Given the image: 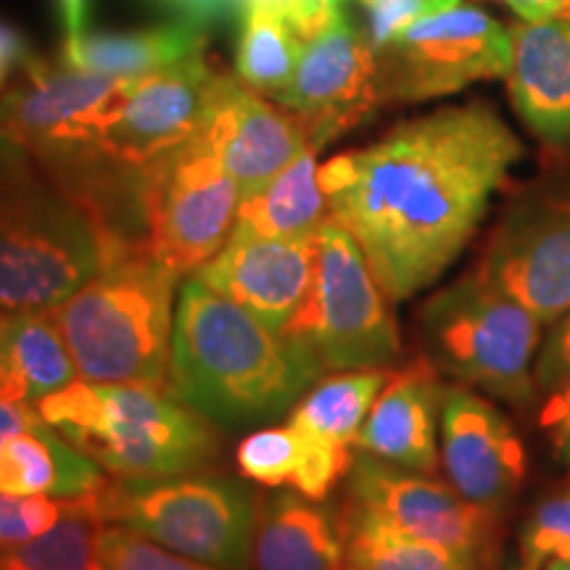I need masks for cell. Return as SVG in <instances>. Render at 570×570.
<instances>
[{
	"label": "cell",
	"mask_w": 570,
	"mask_h": 570,
	"mask_svg": "<svg viewBox=\"0 0 570 570\" xmlns=\"http://www.w3.org/2000/svg\"><path fill=\"white\" fill-rule=\"evenodd\" d=\"M523 142L489 104L446 106L320 167L331 219L352 233L391 302H407L465 252Z\"/></svg>",
	"instance_id": "6da1fadb"
},
{
	"label": "cell",
	"mask_w": 570,
	"mask_h": 570,
	"mask_svg": "<svg viewBox=\"0 0 570 570\" xmlns=\"http://www.w3.org/2000/svg\"><path fill=\"white\" fill-rule=\"evenodd\" d=\"M302 346L196 277L175 306L169 391L217 428L285 417L323 377Z\"/></svg>",
	"instance_id": "7a4b0ae2"
},
{
	"label": "cell",
	"mask_w": 570,
	"mask_h": 570,
	"mask_svg": "<svg viewBox=\"0 0 570 570\" xmlns=\"http://www.w3.org/2000/svg\"><path fill=\"white\" fill-rule=\"evenodd\" d=\"M180 275L146 246H119L69 298L51 309L77 375L90 383L169 381L175 294Z\"/></svg>",
	"instance_id": "3957f363"
},
{
	"label": "cell",
	"mask_w": 570,
	"mask_h": 570,
	"mask_svg": "<svg viewBox=\"0 0 570 570\" xmlns=\"http://www.w3.org/2000/svg\"><path fill=\"white\" fill-rule=\"evenodd\" d=\"M106 475L119 481H151L196 473L219 454L212 423L161 386L90 383L77 377L35 404Z\"/></svg>",
	"instance_id": "277c9868"
},
{
	"label": "cell",
	"mask_w": 570,
	"mask_h": 570,
	"mask_svg": "<svg viewBox=\"0 0 570 570\" xmlns=\"http://www.w3.org/2000/svg\"><path fill=\"white\" fill-rule=\"evenodd\" d=\"M101 265L90 214L0 132V309L51 312Z\"/></svg>",
	"instance_id": "5b68a950"
},
{
	"label": "cell",
	"mask_w": 570,
	"mask_h": 570,
	"mask_svg": "<svg viewBox=\"0 0 570 570\" xmlns=\"http://www.w3.org/2000/svg\"><path fill=\"white\" fill-rule=\"evenodd\" d=\"M262 497L240 479L209 470L151 481L109 479L69 502L98 525H122L185 558L223 570H252Z\"/></svg>",
	"instance_id": "8992f818"
},
{
	"label": "cell",
	"mask_w": 570,
	"mask_h": 570,
	"mask_svg": "<svg viewBox=\"0 0 570 570\" xmlns=\"http://www.w3.org/2000/svg\"><path fill=\"white\" fill-rule=\"evenodd\" d=\"M541 320L487 277L468 273L420 309L428 362L462 386L489 391L510 404H529L537 381L533 354Z\"/></svg>",
	"instance_id": "52a82bcc"
},
{
	"label": "cell",
	"mask_w": 570,
	"mask_h": 570,
	"mask_svg": "<svg viewBox=\"0 0 570 570\" xmlns=\"http://www.w3.org/2000/svg\"><path fill=\"white\" fill-rule=\"evenodd\" d=\"M389 302L352 233L327 219L317 230L315 281L283 336L325 373L383 370L402 352Z\"/></svg>",
	"instance_id": "ba28073f"
},
{
	"label": "cell",
	"mask_w": 570,
	"mask_h": 570,
	"mask_svg": "<svg viewBox=\"0 0 570 570\" xmlns=\"http://www.w3.org/2000/svg\"><path fill=\"white\" fill-rule=\"evenodd\" d=\"M238 206V185L202 127L142 167L146 248L177 275H194L227 244Z\"/></svg>",
	"instance_id": "9c48e42d"
},
{
	"label": "cell",
	"mask_w": 570,
	"mask_h": 570,
	"mask_svg": "<svg viewBox=\"0 0 570 570\" xmlns=\"http://www.w3.org/2000/svg\"><path fill=\"white\" fill-rule=\"evenodd\" d=\"M381 104H417L508 77L512 38L475 6H449L375 51Z\"/></svg>",
	"instance_id": "30bf717a"
},
{
	"label": "cell",
	"mask_w": 570,
	"mask_h": 570,
	"mask_svg": "<svg viewBox=\"0 0 570 570\" xmlns=\"http://www.w3.org/2000/svg\"><path fill=\"white\" fill-rule=\"evenodd\" d=\"M475 273L541 323L570 312V173L533 185L510 206Z\"/></svg>",
	"instance_id": "8fae6325"
},
{
	"label": "cell",
	"mask_w": 570,
	"mask_h": 570,
	"mask_svg": "<svg viewBox=\"0 0 570 570\" xmlns=\"http://www.w3.org/2000/svg\"><path fill=\"white\" fill-rule=\"evenodd\" d=\"M341 502L381 518L407 537L470 554L491 568L497 560V510L481 508L428 473L356 452Z\"/></svg>",
	"instance_id": "7c38bea8"
},
{
	"label": "cell",
	"mask_w": 570,
	"mask_h": 570,
	"mask_svg": "<svg viewBox=\"0 0 570 570\" xmlns=\"http://www.w3.org/2000/svg\"><path fill=\"white\" fill-rule=\"evenodd\" d=\"M132 77L71 67L30 56L0 92V132L38 161L90 146L98 127L125 96Z\"/></svg>",
	"instance_id": "4fadbf2b"
},
{
	"label": "cell",
	"mask_w": 570,
	"mask_h": 570,
	"mask_svg": "<svg viewBox=\"0 0 570 570\" xmlns=\"http://www.w3.org/2000/svg\"><path fill=\"white\" fill-rule=\"evenodd\" d=\"M204 53L206 48L167 69L132 77L90 148L127 169H142L196 135L217 80Z\"/></svg>",
	"instance_id": "5bb4252c"
},
{
	"label": "cell",
	"mask_w": 570,
	"mask_h": 570,
	"mask_svg": "<svg viewBox=\"0 0 570 570\" xmlns=\"http://www.w3.org/2000/svg\"><path fill=\"white\" fill-rule=\"evenodd\" d=\"M275 104L302 122L315 151L365 122L383 106L375 51L365 32L338 13L320 38L304 46L294 80Z\"/></svg>",
	"instance_id": "9a60e30c"
},
{
	"label": "cell",
	"mask_w": 570,
	"mask_h": 570,
	"mask_svg": "<svg viewBox=\"0 0 570 570\" xmlns=\"http://www.w3.org/2000/svg\"><path fill=\"white\" fill-rule=\"evenodd\" d=\"M202 132L238 185L240 202L259 194L312 148L294 114L267 104L265 96L230 75L214 80Z\"/></svg>",
	"instance_id": "2e32d148"
},
{
	"label": "cell",
	"mask_w": 570,
	"mask_h": 570,
	"mask_svg": "<svg viewBox=\"0 0 570 570\" xmlns=\"http://www.w3.org/2000/svg\"><path fill=\"white\" fill-rule=\"evenodd\" d=\"M315 262L317 235L267 238L233 227L227 244L190 277L283 333L309 294Z\"/></svg>",
	"instance_id": "e0dca14e"
},
{
	"label": "cell",
	"mask_w": 570,
	"mask_h": 570,
	"mask_svg": "<svg viewBox=\"0 0 570 570\" xmlns=\"http://www.w3.org/2000/svg\"><path fill=\"white\" fill-rule=\"evenodd\" d=\"M441 465L458 494L499 512L523 483L525 449L510 420L460 383L441 404Z\"/></svg>",
	"instance_id": "ac0fdd59"
},
{
	"label": "cell",
	"mask_w": 570,
	"mask_h": 570,
	"mask_svg": "<svg viewBox=\"0 0 570 570\" xmlns=\"http://www.w3.org/2000/svg\"><path fill=\"white\" fill-rule=\"evenodd\" d=\"M444 391L439 370L428 360L394 370L356 433V452L417 473H436Z\"/></svg>",
	"instance_id": "d6986e66"
},
{
	"label": "cell",
	"mask_w": 570,
	"mask_h": 570,
	"mask_svg": "<svg viewBox=\"0 0 570 570\" xmlns=\"http://www.w3.org/2000/svg\"><path fill=\"white\" fill-rule=\"evenodd\" d=\"M510 101L533 135L570 146V21L552 17L510 30Z\"/></svg>",
	"instance_id": "ffe728a7"
},
{
	"label": "cell",
	"mask_w": 570,
	"mask_h": 570,
	"mask_svg": "<svg viewBox=\"0 0 570 570\" xmlns=\"http://www.w3.org/2000/svg\"><path fill=\"white\" fill-rule=\"evenodd\" d=\"M252 570H344L338 512L294 491L262 497Z\"/></svg>",
	"instance_id": "44dd1931"
},
{
	"label": "cell",
	"mask_w": 570,
	"mask_h": 570,
	"mask_svg": "<svg viewBox=\"0 0 570 570\" xmlns=\"http://www.w3.org/2000/svg\"><path fill=\"white\" fill-rule=\"evenodd\" d=\"M106 481L104 468L40 415L0 441V491L6 494L82 502Z\"/></svg>",
	"instance_id": "7402d4cb"
},
{
	"label": "cell",
	"mask_w": 570,
	"mask_h": 570,
	"mask_svg": "<svg viewBox=\"0 0 570 570\" xmlns=\"http://www.w3.org/2000/svg\"><path fill=\"white\" fill-rule=\"evenodd\" d=\"M354 458L356 452L327 446L291 423L246 433L235 449L240 479L267 489L291 487L315 502H325L344 483Z\"/></svg>",
	"instance_id": "603a6c76"
},
{
	"label": "cell",
	"mask_w": 570,
	"mask_h": 570,
	"mask_svg": "<svg viewBox=\"0 0 570 570\" xmlns=\"http://www.w3.org/2000/svg\"><path fill=\"white\" fill-rule=\"evenodd\" d=\"M77 367L51 312H9L0 327V399L38 404L77 381Z\"/></svg>",
	"instance_id": "cb8c5ba5"
},
{
	"label": "cell",
	"mask_w": 570,
	"mask_h": 570,
	"mask_svg": "<svg viewBox=\"0 0 570 570\" xmlns=\"http://www.w3.org/2000/svg\"><path fill=\"white\" fill-rule=\"evenodd\" d=\"M206 48L198 21H177L142 32L80 35L63 46L61 59L71 67L101 71L111 77H142L167 69Z\"/></svg>",
	"instance_id": "d4e9b609"
},
{
	"label": "cell",
	"mask_w": 570,
	"mask_h": 570,
	"mask_svg": "<svg viewBox=\"0 0 570 570\" xmlns=\"http://www.w3.org/2000/svg\"><path fill=\"white\" fill-rule=\"evenodd\" d=\"M327 219L331 209L320 188L317 151L309 148L259 194L240 202L235 230L267 238H312Z\"/></svg>",
	"instance_id": "484cf974"
},
{
	"label": "cell",
	"mask_w": 570,
	"mask_h": 570,
	"mask_svg": "<svg viewBox=\"0 0 570 570\" xmlns=\"http://www.w3.org/2000/svg\"><path fill=\"white\" fill-rule=\"evenodd\" d=\"M344 570H489L487 562L391 529L381 518L338 504Z\"/></svg>",
	"instance_id": "4316f807"
},
{
	"label": "cell",
	"mask_w": 570,
	"mask_h": 570,
	"mask_svg": "<svg viewBox=\"0 0 570 570\" xmlns=\"http://www.w3.org/2000/svg\"><path fill=\"white\" fill-rule=\"evenodd\" d=\"M391 370H348L323 377L294 404L288 423L333 449L356 452L354 441Z\"/></svg>",
	"instance_id": "83f0119b"
},
{
	"label": "cell",
	"mask_w": 570,
	"mask_h": 570,
	"mask_svg": "<svg viewBox=\"0 0 570 570\" xmlns=\"http://www.w3.org/2000/svg\"><path fill=\"white\" fill-rule=\"evenodd\" d=\"M235 71L238 80L265 98H275L294 80L304 48L285 24L281 6L244 0Z\"/></svg>",
	"instance_id": "f1b7e54d"
},
{
	"label": "cell",
	"mask_w": 570,
	"mask_h": 570,
	"mask_svg": "<svg viewBox=\"0 0 570 570\" xmlns=\"http://www.w3.org/2000/svg\"><path fill=\"white\" fill-rule=\"evenodd\" d=\"M98 523L71 508L38 539L0 544V570H101L96 554Z\"/></svg>",
	"instance_id": "f546056e"
},
{
	"label": "cell",
	"mask_w": 570,
	"mask_h": 570,
	"mask_svg": "<svg viewBox=\"0 0 570 570\" xmlns=\"http://www.w3.org/2000/svg\"><path fill=\"white\" fill-rule=\"evenodd\" d=\"M96 554L101 570H223L177 554L122 525H98Z\"/></svg>",
	"instance_id": "4dcf8cb0"
},
{
	"label": "cell",
	"mask_w": 570,
	"mask_h": 570,
	"mask_svg": "<svg viewBox=\"0 0 570 570\" xmlns=\"http://www.w3.org/2000/svg\"><path fill=\"white\" fill-rule=\"evenodd\" d=\"M547 560L570 562V483L541 499L523 529V570H541Z\"/></svg>",
	"instance_id": "1f68e13d"
},
{
	"label": "cell",
	"mask_w": 570,
	"mask_h": 570,
	"mask_svg": "<svg viewBox=\"0 0 570 570\" xmlns=\"http://www.w3.org/2000/svg\"><path fill=\"white\" fill-rule=\"evenodd\" d=\"M67 512V502L48 497H21L0 491V544L38 539Z\"/></svg>",
	"instance_id": "d6a6232c"
},
{
	"label": "cell",
	"mask_w": 570,
	"mask_h": 570,
	"mask_svg": "<svg viewBox=\"0 0 570 570\" xmlns=\"http://www.w3.org/2000/svg\"><path fill=\"white\" fill-rule=\"evenodd\" d=\"M458 3L460 0H362V9L367 13L365 38L373 51H381L415 21Z\"/></svg>",
	"instance_id": "836d02e7"
},
{
	"label": "cell",
	"mask_w": 570,
	"mask_h": 570,
	"mask_svg": "<svg viewBox=\"0 0 570 570\" xmlns=\"http://www.w3.org/2000/svg\"><path fill=\"white\" fill-rule=\"evenodd\" d=\"M281 11L302 48L320 38L341 13L338 0H283Z\"/></svg>",
	"instance_id": "e575fe53"
},
{
	"label": "cell",
	"mask_w": 570,
	"mask_h": 570,
	"mask_svg": "<svg viewBox=\"0 0 570 570\" xmlns=\"http://www.w3.org/2000/svg\"><path fill=\"white\" fill-rule=\"evenodd\" d=\"M533 373H537L533 375L537 386L544 391L558 389L562 381L570 377V312L554 320V327L547 336V344L541 348Z\"/></svg>",
	"instance_id": "d590c367"
},
{
	"label": "cell",
	"mask_w": 570,
	"mask_h": 570,
	"mask_svg": "<svg viewBox=\"0 0 570 570\" xmlns=\"http://www.w3.org/2000/svg\"><path fill=\"white\" fill-rule=\"evenodd\" d=\"M539 425L552 441L562 462H570V377L550 391V399L539 412Z\"/></svg>",
	"instance_id": "8d00e7d4"
},
{
	"label": "cell",
	"mask_w": 570,
	"mask_h": 570,
	"mask_svg": "<svg viewBox=\"0 0 570 570\" xmlns=\"http://www.w3.org/2000/svg\"><path fill=\"white\" fill-rule=\"evenodd\" d=\"M523 21H544L558 17V11L568 0H499Z\"/></svg>",
	"instance_id": "74e56055"
},
{
	"label": "cell",
	"mask_w": 570,
	"mask_h": 570,
	"mask_svg": "<svg viewBox=\"0 0 570 570\" xmlns=\"http://www.w3.org/2000/svg\"><path fill=\"white\" fill-rule=\"evenodd\" d=\"M59 19L67 30V40L85 35V21H88V0H56Z\"/></svg>",
	"instance_id": "f35d334b"
},
{
	"label": "cell",
	"mask_w": 570,
	"mask_h": 570,
	"mask_svg": "<svg viewBox=\"0 0 570 570\" xmlns=\"http://www.w3.org/2000/svg\"><path fill=\"white\" fill-rule=\"evenodd\" d=\"M161 3L180 9L188 21H204L206 17H214V13H223L227 6L240 3V0H161Z\"/></svg>",
	"instance_id": "ab89813d"
},
{
	"label": "cell",
	"mask_w": 570,
	"mask_h": 570,
	"mask_svg": "<svg viewBox=\"0 0 570 570\" xmlns=\"http://www.w3.org/2000/svg\"><path fill=\"white\" fill-rule=\"evenodd\" d=\"M544 570H570V562L568 560H550Z\"/></svg>",
	"instance_id": "60d3db41"
},
{
	"label": "cell",
	"mask_w": 570,
	"mask_h": 570,
	"mask_svg": "<svg viewBox=\"0 0 570 570\" xmlns=\"http://www.w3.org/2000/svg\"><path fill=\"white\" fill-rule=\"evenodd\" d=\"M558 17H560V19H568V21H570V0H568V3L562 6V9L558 11Z\"/></svg>",
	"instance_id": "b9f144b4"
},
{
	"label": "cell",
	"mask_w": 570,
	"mask_h": 570,
	"mask_svg": "<svg viewBox=\"0 0 570 570\" xmlns=\"http://www.w3.org/2000/svg\"><path fill=\"white\" fill-rule=\"evenodd\" d=\"M9 77H11V75H9V71H6L3 63H0V85H3L6 80H9Z\"/></svg>",
	"instance_id": "7bdbcfd3"
},
{
	"label": "cell",
	"mask_w": 570,
	"mask_h": 570,
	"mask_svg": "<svg viewBox=\"0 0 570 570\" xmlns=\"http://www.w3.org/2000/svg\"><path fill=\"white\" fill-rule=\"evenodd\" d=\"M6 315H9V312L0 309V327H3V323H6Z\"/></svg>",
	"instance_id": "ee69618b"
},
{
	"label": "cell",
	"mask_w": 570,
	"mask_h": 570,
	"mask_svg": "<svg viewBox=\"0 0 570 570\" xmlns=\"http://www.w3.org/2000/svg\"><path fill=\"white\" fill-rule=\"evenodd\" d=\"M240 3H244V0H240ZM265 3H275V6H281L283 0H265Z\"/></svg>",
	"instance_id": "f6af8a7d"
}]
</instances>
